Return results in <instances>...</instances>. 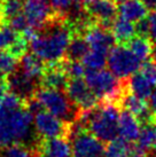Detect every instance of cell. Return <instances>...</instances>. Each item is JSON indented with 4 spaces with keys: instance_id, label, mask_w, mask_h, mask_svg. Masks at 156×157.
<instances>
[{
    "instance_id": "4dcf8cb0",
    "label": "cell",
    "mask_w": 156,
    "mask_h": 157,
    "mask_svg": "<svg viewBox=\"0 0 156 157\" xmlns=\"http://www.w3.org/2000/svg\"><path fill=\"white\" fill-rule=\"evenodd\" d=\"M64 70L70 79L82 78L86 75V68L80 61H69L64 59Z\"/></svg>"
},
{
    "instance_id": "d6a6232c",
    "label": "cell",
    "mask_w": 156,
    "mask_h": 157,
    "mask_svg": "<svg viewBox=\"0 0 156 157\" xmlns=\"http://www.w3.org/2000/svg\"><path fill=\"white\" fill-rule=\"evenodd\" d=\"M135 30H137V35L143 36V37H149V22H148V18L145 17L143 20L137 22Z\"/></svg>"
},
{
    "instance_id": "484cf974",
    "label": "cell",
    "mask_w": 156,
    "mask_h": 157,
    "mask_svg": "<svg viewBox=\"0 0 156 157\" xmlns=\"http://www.w3.org/2000/svg\"><path fill=\"white\" fill-rule=\"evenodd\" d=\"M108 54L109 52L102 49L90 48V51L83 59V64L85 66L87 71L103 69V67L108 61Z\"/></svg>"
},
{
    "instance_id": "1f68e13d",
    "label": "cell",
    "mask_w": 156,
    "mask_h": 157,
    "mask_svg": "<svg viewBox=\"0 0 156 157\" xmlns=\"http://www.w3.org/2000/svg\"><path fill=\"white\" fill-rule=\"evenodd\" d=\"M139 71L148 79V82L156 87V62L154 61H145L141 64Z\"/></svg>"
},
{
    "instance_id": "ffe728a7",
    "label": "cell",
    "mask_w": 156,
    "mask_h": 157,
    "mask_svg": "<svg viewBox=\"0 0 156 157\" xmlns=\"http://www.w3.org/2000/svg\"><path fill=\"white\" fill-rule=\"evenodd\" d=\"M20 61H21L20 69L29 77L40 82V78L46 68V62H44L40 57L37 56L33 53H26L25 55L22 56Z\"/></svg>"
},
{
    "instance_id": "836d02e7",
    "label": "cell",
    "mask_w": 156,
    "mask_h": 157,
    "mask_svg": "<svg viewBox=\"0 0 156 157\" xmlns=\"http://www.w3.org/2000/svg\"><path fill=\"white\" fill-rule=\"evenodd\" d=\"M148 22H149V38L156 43V9L153 10L150 16L148 17Z\"/></svg>"
},
{
    "instance_id": "277c9868",
    "label": "cell",
    "mask_w": 156,
    "mask_h": 157,
    "mask_svg": "<svg viewBox=\"0 0 156 157\" xmlns=\"http://www.w3.org/2000/svg\"><path fill=\"white\" fill-rule=\"evenodd\" d=\"M85 80L100 102H113L119 105L127 88V79H119L107 70L86 71Z\"/></svg>"
},
{
    "instance_id": "e0dca14e",
    "label": "cell",
    "mask_w": 156,
    "mask_h": 157,
    "mask_svg": "<svg viewBox=\"0 0 156 157\" xmlns=\"http://www.w3.org/2000/svg\"><path fill=\"white\" fill-rule=\"evenodd\" d=\"M53 12L61 21H70L85 10L79 0H49Z\"/></svg>"
},
{
    "instance_id": "ab89813d",
    "label": "cell",
    "mask_w": 156,
    "mask_h": 157,
    "mask_svg": "<svg viewBox=\"0 0 156 157\" xmlns=\"http://www.w3.org/2000/svg\"><path fill=\"white\" fill-rule=\"evenodd\" d=\"M153 57H154V61L156 62V47L154 48V52H153Z\"/></svg>"
},
{
    "instance_id": "6da1fadb",
    "label": "cell",
    "mask_w": 156,
    "mask_h": 157,
    "mask_svg": "<svg viewBox=\"0 0 156 157\" xmlns=\"http://www.w3.org/2000/svg\"><path fill=\"white\" fill-rule=\"evenodd\" d=\"M32 126V113L26 105L21 108H8L0 103V148L12 144L36 147L38 142L33 139Z\"/></svg>"
},
{
    "instance_id": "3957f363",
    "label": "cell",
    "mask_w": 156,
    "mask_h": 157,
    "mask_svg": "<svg viewBox=\"0 0 156 157\" xmlns=\"http://www.w3.org/2000/svg\"><path fill=\"white\" fill-rule=\"evenodd\" d=\"M119 105L101 102L94 108L80 110L76 119L102 142H110L119 134Z\"/></svg>"
},
{
    "instance_id": "8992f818",
    "label": "cell",
    "mask_w": 156,
    "mask_h": 157,
    "mask_svg": "<svg viewBox=\"0 0 156 157\" xmlns=\"http://www.w3.org/2000/svg\"><path fill=\"white\" fill-rule=\"evenodd\" d=\"M141 62L129 47L118 45L110 49L107 63L110 71L117 78L126 79L141 68Z\"/></svg>"
},
{
    "instance_id": "cb8c5ba5",
    "label": "cell",
    "mask_w": 156,
    "mask_h": 157,
    "mask_svg": "<svg viewBox=\"0 0 156 157\" xmlns=\"http://www.w3.org/2000/svg\"><path fill=\"white\" fill-rule=\"evenodd\" d=\"M154 144H156V121L143 123L141 124V130L135 148L143 153H147Z\"/></svg>"
},
{
    "instance_id": "ba28073f",
    "label": "cell",
    "mask_w": 156,
    "mask_h": 157,
    "mask_svg": "<svg viewBox=\"0 0 156 157\" xmlns=\"http://www.w3.org/2000/svg\"><path fill=\"white\" fill-rule=\"evenodd\" d=\"M71 123H67L46 110H41L35 115L33 127L39 139H49L57 136H67L69 134Z\"/></svg>"
},
{
    "instance_id": "f546056e",
    "label": "cell",
    "mask_w": 156,
    "mask_h": 157,
    "mask_svg": "<svg viewBox=\"0 0 156 157\" xmlns=\"http://www.w3.org/2000/svg\"><path fill=\"white\" fill-rule=\"evenodd\" d=\"M20 59L9 51H0V77L7 78L18 70Z\"/></svg>"
},
{
    "instance_id": "7a4b0ae2",
    "label": "cell",
    "mask_w": 156,
    "mask_h": 157,
    "mask_svg": "<svg viewBox=\"0 0 156 157\" xmlns=\"http://www.w3.org/2000/svg\"><path fill=\"white\" fill-rule=\"evenodd\" d=\"M72 38V32L67 21L47 26L29 41L31 52L44 62L51 63L63 60L67 48Z\"/></svg>"
},
{
    "instance_id": "4fadbf2b",
    "label": "cell",
    "mask_w": 156,
    "mask_h": 157,
    "mask_svg": "<svg viewBox=\"0 0 156 157\" xmlns=\"http://www.w3.org/2000/svg\"><path fill=\"white\" fill-rule=\"evenodd\" d=\"M70 142L67 136L39 139L36 146L38 157H72Z\"/></svg>"
},
{
    "instance_id": "5b68a950",
    "label": "cell",
    "mask_w": 156,
    "mask_h": 157,
    "mask_svg": "<svg viewBox=\"0 0 156 157\" xmlns=\"http://www.w3.org/2000/svg\"><path fill=\"white\" fill-rule=\"evenodd\" d=\"M35 96L46 111L67 123H74L82 110L70 100L67 93H63V91L60 90L40 87L36 92Z\"/></svg>"
},
{
    "instance_id": "5bb4252c",
    "label": "cell",
    "mask_w": 156,
    "mask_h": 157,
    "mask_svg": "<svg viewBox=\"0 0 156 157\" xmlns=\"http://www.w3.org/2000/svg\"><path fill=\"white\" fill-rule=\"evenodd\" d=\"M69 79L64 70V59L57 62L46 63L45 71L40 78V87L65 91Z\"/></svg>"
},
{
    "instance_id": "30bf717a",
    "label": "cell",
    "mask_w": 156,
    "mask_h": 157,
    "mask_svg": "<svg viewBox=\"0 0 156 157\" xmlns=\"http://www.w3.org/2000/svg\"><path fill=\"white\" fill-rule=\"evenodd\" d=\"M65 93L70 98V100L82 110L91 109L99 105L100 100L98 96L88 86L86 80H83L82 78L69 79Z\"/></svg>"
},
{
    "instance_id": "9c48e42d",
    "label": "cell",
    "mask_w": 156,
    "mask_h": 157,
    "mask_svg": "<svg viewBox=\"0 0 156 157\" xmlns=\"http://www.w3.org/2000/svg\"><path fill=\"white\" fill-rule=\"evenodd\" d=\"M72 157H101L104 155L102 141L90 131L84 130L71 138Z\"/></svg>"
},
{
    "instance_id": "2e32d148",
    "label": "cell",
    "mask_w": 156,
    "mask_h": 157,
    "mask_svg": "<svg viewBox=\"0 0 156 157\" xmlns=\"http://www.w3.org/2000/svg\"><path fill=\"white\" fill-rule=\"evenodd\" d=\"M84 37L90 45V48L102 49L106 52H110V49L113 48V45L116 43L113 32L109 29L101 26L98 23L93 24Z\"/></svg>"
},
{
    "instance_id": "f35d334b",
    "label": "cell",
    "mask_w": 156,
    "mask_h": 157,
    "mask_svg": "<svg viewBox=\"0 0 156 157\" xmlns=\"http://www.w3.org/2000/svg\"><path fill=\"white\" fill-rule=\"evenodd\" d=\"M79 1H80V2H82L84 6H86V5H88L90 2H92L93 0H79Z\"/></svg>"
},
{
    "instance_id": "f1b7e54d",
    "label": "cell",
    "mask_w": 156,
    "mask_h": 157,
    "mask_svg": "<svg viewBox=\"0 0 156 157\" xmlns=\"http://www.w3.org/2000/svg\"><path fill=\"white\" fill-rule=\"evenodd\" d=\"M21 35V32L13 29L8 23H2L0 25V51H8Z\"/></svg>"
},
{
    "instance_id": "74e56055",
    "label": "cell",
    "mask_w": 156,
    "mask_h": 157,
    "mask_svg": "<svg viewBox=\"0 0 156 157\" xmlns=\"http://www.w3.org/2000/svg\"><path fill=\"white\" fill-rule=\"evenodd\" d=\"M147 157H156V144H154L152 148L146 153Z\"/></svg>"
},
{
    "instance_id": "52a82bcc",
    "label": "cell",
    "mask_w": 156,
    "mask_h": 157,
    "mask_svg": "<svg viewBox=\"0 0 156 157\" xmlns=\"http://www.w3.org/2000/svg\"><path fill=\"white\" fill-rule=\"evenodd\" d=\"M23 14L28 20L29 28L43 31L57 22H63L55 16L49 0H26L23 5Z\"/></svg>"
},
{
    "instance_id": "ac0fdd59",
    "label": "cell",
    "mask_w": 156,
    "mask_h": 157,
    "mask_svg": "<svg viewBox=\"0 0 156 157\" xmlns=\"http://www.w3.org/2000/svg\"><path fill=\"white\" fill-rule=\"evenodd\" d=\"M140 130L141 123L139 122L138 118L130 111L123 109L119 115V136L127 142L133 144L138 140Z\"/></svg>"
},
{
    "instance_id": "9a60e30c",
    "label": "cell",
    "mask_w": 156,
    "mask_h": 157,
    "mask_svg": "<svg viewBox=\"0 0 156 157\" xmlns=\"http://www.w3.org/2000/svg\"><path fill=\"white\" fill-rule=\"evenodd\" d=\"M119 107H122L124 110L130 111L132 115H135L141 124L156 121V117L152 113L147 102L143 99H140L138 96H135V94L130 93L129 91L126 92L124 96L122 98Z\"/></svg>"
},
{
    "instance_id": "44dd1931",
    "label": "cell",
    "mask_w": 156,
    "mask_h": 157,
    "mask_svg": "<svg viewBox=\"0 0 156 157\" xmlns=\"http://www.w3.org/2000/svg\"><path fill=\"white\" fill-rule=\"evenodd\" d=\"M111 32L117 44L125 46L135 37L137 30H135V25L133 24V22L127 21L123 17H118L114 22Z\"/></svg>"
},
{
    "instance_id": "8fae6325",
    "label": "cell",
    "mask_w": 156,
    "mask_h": 157,
    "mask_svg": "<svg viewBox=\"0 0 156 157\" xmlns=\"http://www.w3.org/2000/svg\"><path fill=\"white\" fill-rule=\"evenodd\" d=\"M86 12L96 22L106 29L111 30L114 22L116 21L118 8L116 2L113 0H93L92 2L85 6Z\"/></svg>"
},
{
    "instance_id": "7c38bea8",
    "label": "cell",
    "mask_w": 156,
    "mask_h": 157,
    "mask_svg": "<svg viewBox=\"0 0 156 157\" xmlns=\"http://www.w3.org/2000/svg\"><path fill=\"white\" fill-rule=\"evenodd\" d=\"M7 82L9 85V91L20 96L23 101H28L32 96H35L36 92L39 90L38 85L40 86L39 80L29 77L21 69H18L12 75H9L7 77Z\"/></svg>"
},
{
    "instance_id": "7402d4cb",
    "label": "cell",
    "mask_w": 156,
    "mask_h": 157,
    "mask_svg": "<svg viewBox=\"0 0 156 157\" xmlns=\"http://www.w3.org/2000/svg\"><path fill=\"white\" fill-rule=\"evenodd\" d=\"M125 46L130 48L132 53L141 61H147L154 52V41L149 37L143 36H135Z\"/></svg>"
},
{
    "instance_id": "d590c367",
    "label": "cell",
    "mask_w": 156,
    "mask_h": 157,
    "mask_svg": "<svg viewBox=\"0 0 156 157\" xmlns=\"http://www.w3.org/2000/svg\"><path fill=\"white\" fill-rule=\"evenodd\" d=\"M149 108L152 110V113H154V116L156 117V87L153 91L152 95L149 96Z\"/></svg>"
},
{
    "instance_id": "e575fe53",
    "label": "cell",
    "mask_w": 156,
    "mask_h": 157,
    "mask_svg": "<svg viewBox=\"0 0 156 157\" xmlns=\"http://www.w3.org/2000/svg\"><path fill=\"white\" fill-rule=\"evenodd\" d=\"M9 93V85L7 82V78L0 77V102L2 101L5 96Z\"/></svg>"
},
{
    "instance_id": "60d3db41",
    "label": "cell",
    "mask_w": 156,
    "mask_h": 157,
    "mask_svg": "<svg viewBox=\"0 0 156 157\" xmlns=\"http://www.w3.org/2000/svg\"><path fill=\"white\" fill-rule=\"evenodd\" d=\"M113 1H115V2H124L125 0H113Z\"/></svg>"
},
{
    "instance_id": "83f0119b",
    "label": "cell",
    "mask_w": 156,
    "mask_h": 157,
    "mask_svg": "<svg viewBox=\"0 0 156 157\" xmlns=\"http://www.w3.org/2000/svg\"><path fill=\"white\" fill-rule=\"evenodd\" d=\"M0 157H38L37 148L25 144H12L0 148Z\"/></svg>"
},
{
    "instance_id": "b9f144b4",
    "label": "cell",
    "mask_w": 156,
    "mask_h": 157,
    "mask_svg": "<svg viewBox=\"0 0 156 157\" xmlns=\"http://www.w3.org/2000/svg\"><path fill=\"white\" fill-rule=\"evenodd\" d=\"M0 24H2V18H1V15H0Z\"/></svg>"
},
{
    "instance_id": "4316f807",
    "label": "cell",
    "mask_w": 156,
    "mask_h": 157,
    "mask_svg": "<svg viewBox=\"0 0 156 157\" xmlns=\"http://www.w3.org/2000/svg\"><path fill=\"white\" fill-rule=\"evenodd\" d=\"M135 146L126 140L115 139L108 142L104 148V156L106 157H130Z\"/></svg>"
},
{
    "instance_id": "8d00e7d4",
    "label": "cell",
    "mask_w": 156,
    "mask_h": 157,
    "mask_svg": "<svg viewBox=\"0 0 156 157\" xmlns=\"http://www.w3.org/2000/svg\"><path fill=\"white\" fill-rule=\"evenodd\" d=\"M148 10H155L156 9V0H141Z\"/></svg>"
},
{
    "instance_id": "603a6c76",
    "label": "cell",
    "mask_w": 156,
    "mask_h": 157,
    "mask_svg": "<svg viewBox=\"0 0 156 157\" xmlns=\"http://www.w3.org/2000/svg\"><path fill=\"white\" fill-rule=\"evenodd\" d=\"M153 87L154 86L148 82V79L140 71L133 74L127 80L129 92L143 100H146L152 95Z\"/></svg>"
},
{
    "instance_id": "d4e9b609",
    "label": "cell",
    "mask_w": 156,
    "mask_h": 157,
    "mask_svg": "<svg viewBox=\"0 0 156 157\" xmlns=\"http://www.w3.org/2000/svg\"><path fill=\"white\" fill-rule=\"evenodd\" d=\"M90 51V45L83 36H72L69 46L65 52V60L69 61H80Z\"/></svg>"
},
{
    "instance_id": "d6986e66",
    "label": "cell",
    "mask_w": 156,
    "mask_h": 157,
    "mask_svg": "<svg viewBox=\"0 0 156 157\" xmlns=\"http://www.w3.org/2000/svg\"><path fill=\"white\" fill-rule=\"evenodd\" d=\"M147 13L148 8L141 0H125L118 8L119 17L125 18L133 23L143 20L147 16Z\"/></svg>"
}]
</instances>
